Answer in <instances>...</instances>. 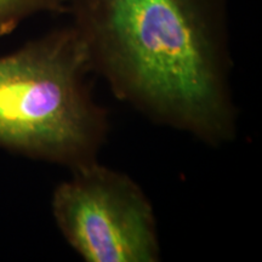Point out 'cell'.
I'll list each match as a JSON object with an SVG mask.
<instances>
[{"label":"cell","instance_id":"6da1fadb","mask_svg":"<svg viewBox=\"0 0 262 262\" xmlns=\"http://www.w3.org/2000/svg\"><path fill=\"white\" fill-rule=\"evenodd\" d=\"M229 0H70L94 73L160 125L222 147L235 140Z\"/></svg>","mask_w":262,"mask_h":262},{"label":"cell","instance_id":"7a4b0ae2","mask_svg":"<svg viewBox=\"0 0 262 262\" xmlns=\"http://www.w3.org/2000/svg\"><path fill=\"white\" fill-rule=\"evenodd\" d=\"M91 73L71 24L0 56V149L68 169L97 160L108 119L91 93Z\"/></svg>","mask_w":262,"mask_h":262},{"label":"cell","instance_id":"3957f363","mask_svg":"<svg viewBox=\"0 0 262 262\" xmlns=\"http://www.w3.org/2000/svg\"><path fill=\"white\" fill-rule=\"evenodd\" d=\"M52 192L51 212L86 262H158L160 241L149 198L133 178L97 160L70 169Z\"/></svg>","mask_w":262,"mask_h":262},{"label":"cell","instance_id":"277c9868","mask_svg":"<svg viewBox=\"0 0 262 262\" xmlns=\"http://www.w3.org/2000/svg\"><path fill=\"white\" fill-rule=\"evenodd\" d=\"M70 0H0V38L41 14H66Z\"/></svg>","mask_w":262,"mask_h":262}]
</instances>
